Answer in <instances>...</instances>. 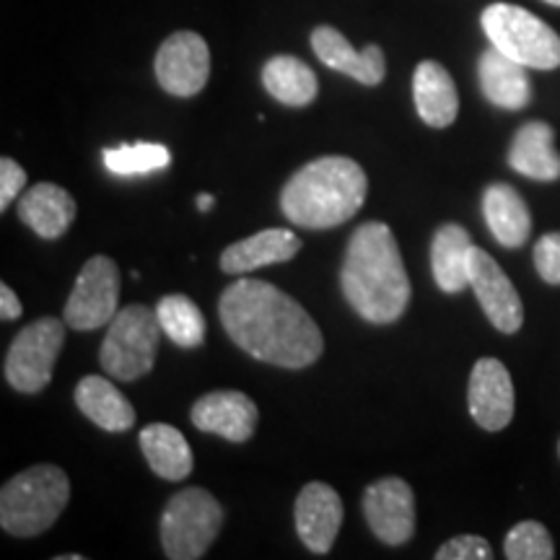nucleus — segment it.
<instances>
[{
  "instance_id": "f257e3e1",
  "label": "nucleus",
  "mask_w": 560,
  "mask_h": 560,
  "mask_svg": "<svg viewBox=\"0 0 560 560\" xmlns=\"http://www.w3.org/2000/svg\"><path fill=\"white\" fill-rule=\"evenodd\" d=\"M221 325L252 359L283 369H306L325 340L310 312L268 280H234L219 301Z\"/></svg>"
},
{
  "instance_id": "f03ea898",
  "label": "nucleus",
  "mask_w": 560,
  "mask_h": 560,
  "mask_svg": "<svg viewBox=\"0 0 560 560\" xmlns=\"http://www.w3.org/2000/svg\"><path fill=\"white\" fill-rule=\"evenodd\" d=\"M348 304L371 325H392L410 304V278L387 223L369 221L350 236L340 268Z\"/></svg>"
},
{
  "instance_id": "7ed1b4c3",
  "label": "nucleus",
  "mask_w": 560,
  "mask_h": 560,
  "mask_svg": "<svg viewBox=\"0 0 560 560\" xmlns=\"http://www.w3.org/2000/svg\"><path fill=\"white\" fill-rule=\"evenodd\" d=\"M369 179L348 156H322L293 174L280 190V210L304 229H335L366 202Z\"/></svg>"
},
{
  "instance_id": "20e7f679",
  "label": "nucleus",
  "mask_w": 560,
  "mask_h": 560,
  "mask_svg": "<svg viewBox=\"0 0 560 560\" xmlns=\"http://www.w3.org/2000/svg\"><path fill=\"white\" fill-rule=\"evenodd\" d=\"M68 501V475L55 465H34L0 490V527L13 537H37L58 522Z\"/></svg>"
},
{
  "instance_id": "39448f33",
  "label": "nucleus",
  "mask_w": 560,
  "mask_h": 560,
  "mask_svg": "<svg viewBox=\"0 0 560 560\" xmlns=\"http://www.w3.org/2000/svg\"><path fill=\"white\" fill-rule=\"evenodd\" d=\"M490 45L532 70L560 68V37L540 16L511 3H490L480 16Z\"/></svg>"
},
{
  "instance_id": "423d86ee",
  "label": "nucleus",
  "mask_w": 560,
  "mask_h": 560,
  "mask_svg": "<svg viewBox=\"0 0 560 560\" xmlns=\"http://www.w3.org/2000/svg\"><path fill=\"white\" fill-rule=\"evenodd\" d=\"M159 314L143 304H130L109 322L107 338L102 342L100 361L115 382H136L156 363L161 340Z\"/></svg>"
},
{
  "instance_id": "0eeeda50",
  "label": "nucleus",
  "mask_w": 560,
  "mask_h": 560,
  "mask_svg": "<svg viewBox=\"0 0 560 560\" xmlns=\"http://www.w3.org/2000/svg\"><path fill=\"white\" fill-rule=\"evenodd\" d=\"M223 524L221 503L206 488H185L172 495L161 514L159 535L166 558L198 560L219 537Z\"/></svg>"
},
{
  "instance_id": "6e6552de",
  "label": "nucleus",
  "mask_w": 560,
  "mask_h": 560,
  "mask_svg": "<svg viewBox=\"0 0 560 560\" xmlns=\"http://www.w3.org/2000/svg\"><path fill=\"white\" fill-rule=\"evenodd\" d=\"M66 342V319L42 317L13 338L5 353V382L24 395H37L50 384L55 361Z\"/></svg>"
},
{
  "instance_id": "1a4fd4ad",
  "label": "nucleus",
  "mask_w": 560,
  "mask_h": 560,
  "mask_svg": "<svg viewBox=\"0 0 560 560\" xmlns=\"http://www.w3.org/2000/svg\"><path fill=\"white\" fill-rule=\"evenodd\" d=\"M117 301H120V270L107 255H94L75 278L62 319L73 330H100L115 319Z\"/></svg>"
},
{
  "instance_id": "9d476101",
  "label": "nucleus",
  "mask_w": 560,
  "mask_h": 560,
  "mask_svg": "<svg viewBox=\"0 0 560 560\" xmlns=\"http://www.w3.org/2000/svg\"><path fill=\"white\" fill-rule=\"evenodd\" d=\"M153 70L166 94L182 100L200 94L210 79L208 42L198 32H174L159 47Z\"/></svg>"
},
{
  "instance_id": "9b49d317",
  "label": "nucleus",
  "mask_w": 560,
  "mask_h": 560,
  "mask_svg": "<svg viewBox=\"0 0 560 560\" xmlns=\"http://www.w3.org/2000/svg\"><path fill=\"white\" fill-rule=\"evenodd\" d=\"M361 506L371 532L384 545L397 548V545L410 542V537L416 535V495L402 478L371 482Z\"/></svg>"
},
{
  "instance_id": "f8f14e48",
  "label": "nucleus",
  "mask_w": 560,
  "mask_h": 560,
  "mask_svg": "<svg viewBox=\"0 0 560 560\" xmlns=\"http://www.w3.org/2000/svg\"><path fill=\"white\" fill-rule=\"evenodd\" d=\"M470 289L495 330L503 335L522 330L524 306L520 293L506 272L501 270V265L480 247H472L470 252Z\"/></svg>"
},
{
  "instance_id": "ddd939ff",
  "label": "nucleus",
  "mask_w": 560,
  "mask_h": 560,
  "mask_svg": "<svg viewBox=\"0 0 560 560\" xmlns=\"http://www.w3.org/2000/svg\"><path fill=\"white\" fill-rule=\"evenodd\" d=\"M467 408L480 429L503 431L514 418V382L499 359H480L467 384Z\"/></svg>"
},
{
  "instance_id": "4468645a",
  "label": "nucleus",
  "mask_w": 560,
  "mask_h": 560,
  "mask_svg": "<svg viewBox=\"0 0 560 560\" xmlns=\"http://www.w3.org/2000/svg\"><path fill=\"white\" fill-rule=\"evenodd\" d=\"M190 418L198 431L215 433V436L226 439L231 444H244V441L255 436L260 410L244 392L221 389L202 395L192 405Z\"/></svg>"
},
{
  "instance_id": "2eb2a0df",
  "label": "nucleus",
  "mask_w": 560,
  "mask_h": 560,
  "mask_svg": "<svg viewBox=\"0 0 560 560\" xmlns=\"http://www.w3.org/2000/svg\"><path fill=\"white\" fill-rule=\"evenodd\" d=\"M293 516H296V532L306 550L317 556L330 552L342 527V501L335 488L327 482H306L296 499Z\"/></svg>"
},
{
  "instance_id": "dca6fc26",
  "label": "nucleus",
  "mask_w": 560,
  "mask_h": 560,
  "mask_svg": "<svg viewBox=\"0 0 560 560\" xmlns=\"http://www.w3.org/2000/svg\"><path fill=\"white\" fill-rule=\"evenodd\" d=\"M312 50L330 70L350 75L363 86H380L387 75V58L380 45H366L355 50L335 26H317L312 32Z\"/></svg>"
},
{
  "instance_id": "f3484780",
  "label": "nucleus",
  "mask_w": 560,
  "mask_h": 560,
  "mask_svg": "<svg viewBox=\"0 0 560 560\" xmlns=\"http://www.w3.org/2000/svg\"><path fill=\"white\" fill-rule=\"evenodd\" d=\"M527 70V66L511 60L499 47H488L478 60V81L482 96L501 109H524L532 102V81Z\"/></svg>"
},
{
  "instance_id": "a211bd4d",
  "label": "nucleus",
  "mask_w": 560,
  "mask_h": 560,
  "mask_svg": "<svg viewBox=\"0 0 560 560\" xmlns=\"http://www.w3.org/2000/svg\"><path fill=\"white\" fill-rule=\"evenodd\" d=\"M412 100L429 128H450L459 115V94L452 73L436 60H423L412 73Z\"/></svg>"
},
{
  "instance_id": "6ab92c4d",
  "label": "nucleus",
  "mask_w": 560,
  "mask_h": 560,
  "mask_svg": "<svg viewBox=\"0 0 560 560\" xmlns=\"http://www.w3.org/2000/svg\"><path fill=\"white\" fill-rule=\"evenodd\" d=\"M301 252V240L289 229H265L247 240L231 244L221 255V270L229 276L268 268V265L289 262Z\"/></svg>"
},
{
  "instance_id": "aec40b11",
  "label": "nucleus",
  "mask_w": 560,
  "mask_h": 560,
  "mask_svg": "<svg viewBox=\"0 0 560 560\" xmlns=\"http://www.w3.org/2000/svg\"><path fill=\"white\" fill-rule=\"evenodd\" d=\"M509 166L522 177L537 182L560 179V153L556 151V130L548 122L532 120L516 130L509 149Z\"/></svg>"
},
{
  "instance_id": "412c9836",
  "label": "nucleus",
  "mask_w": 560,
  "mask_h": 560,
  "mask_svg": "<svg viewBox=\"0 0 560 560\" xmlns=\"http://www.w3.org/2000/svg\"><path fill=\"white\" fill-rule=\"evenodd\" d=\"M19 219L42 240H60L75 219V200L52 182H39L19 200Z\"/></svg>"
},
{
  "instance_id": "4be33fe9",
  "label": "nucleus",
  "mask_w": 560,
  "mask_h": 560,
  "mask_svg": "<svg viewBox=\"0 0 560 560\" xmlns=\"http://www.w3.org/2000/svg\"><path fill=\"white\" fill-rule=\"evenodd\" d=\"M482 215L501 247L516 249L529 240L532 213L522 195L506 182H495L482 192Z\"/></svg>"
},
{
  "instance_id": "5701e85b",
  "label": "nucleus",
  "mask_w": 560,
  "mask_h": 560,
  "mask_svg": "<svg viewBox=\"0 0 560 560\" xmlns=\"http://www.w3.org/2000/svg\"><path fill=\"white\" fill-rule=\"evenodd\" d=\"M472 240L459 223H444L431 242L433 280L444 293H459L470 285Z\"/></svg>"
},
{
  "instance_id": "b1692460",
  "label": "nucleus",
  "mask_w": 560,
  "mask_h": 560,
  "mask_svg": "<svg viewBox=\"0 0 560 560\" xmlns=\"http://www.w3.org/2000/svg\"><path fill=\"white\" fill-rule=\"evenodd\" d=\"M75 405L91 423L109 433H122L136 425V408L104 376H83L75 387Z\"/></svg>"
},
{
  "instance_id": "393cba45",
  "label": "nucleus",
  "mask_w": 560,
  "mask_h": 560,
  "mask_svg": "<svg viewBox=\"0 0 560 560\" xmlns=\"http://www.w3.org/2000/svg\"><path fill=\"white\" fill-rule=\"evenodd\" d=\"M140 452L159 478L179 482L192 472V450L187 439L166 423H151L140 431Z\"/></svg>"
},
{
  "instance_id": "a878e982",
  "label": "nucleus",
  "mask_w": 560,
  "mask_h": 560,
  "mask_svg": "<svg viewBox=\"0 0 560 560\" xmlns=\"http://www.w3.org/2000/svg\"><path fill=\"white\" fill-rule=\"evenodd\" d=\"M262 86L272 100L285 107H306L319 94V81L314 70L293 55H276L265 62Z\"/></svg>"
},
{
  "instance_id": "bb28decb",
  "label": "nucleus",
  "mask_w": 560,
  "mask_h": 560,
  "mask_svg": "<svg viewBox=\"0 0 560 560\" xmlns=\"http://www.w3.org/2000/svg\"><path fill=\"white\" fill-rule=\"evenodd\" d=\"M161 330L179 348H198L206 340V317L185 293H170L156 304Z\"/></svg>"
},
{
  "instance_id": "cd10ccee",
  "label": "nucleus",
  "mask_w": 560,
  "mask_h": 560,
  "mask_svg": "<svg viewBox=\"0 0 560 560\" xmlns=\"http://www.w3.org/2000/svg\"><path fill=\"white\" fill-rule=\"evenodd\" d=\"M104 166L115 177H138V174L161 172L170 166V149L161 143H125L117 149H104Z\"/></svg>"
},
{
  "instance_id": "c85d7f7f",
  "label": "nucleus",
  "mask_w": 560,
  "mask_h": 560,
  "mask_svg": "<svg viewBox=\"0 0 560 560\" xmlns=\"http://www.w3.org/2000/svg\"><path fill=\"white\" fill-rule=\"evenodd\" d=\"M503 556L509 560H552L556 558V545H552V537L545 529V524L520 522L506 535Z\"/></svg>"
},
{
  "instance_id": "c756f323",
  "label": "nucleus",
  "mask_w": 560,
  "mask_h": 560,
  "mask_svg": "<svg viewBox=\"0 0 560 560\" xmlns=\"http://www.w3.org/2000/svg\"><path fill=\"white\" fill-rule=\"evenodd\" d=\"M493 550L490 542L478 535H459L452 537L436 550V560H490Z\"/></svg>"
},
{
  "instance_id": "7c9ffc66",
  "label": "nucleus",
  "mask_w": 560,
  "mask_h": 560,
  "mask_svg": "<svg viewBox=\"0 0 560 560\" xmlns=\"http://www.w3.org/2000/svg\"><path fill=\"white\" fill-rule=\"evenodd\" d=\"M535 268L550 285H560V231L545 234L535 244Z\"/></svg>"
},
{
  "instance_id": "2f4dec72",
  "label": "nucleus",
  "mask_w": 560,
  "mask_h": 560,
  "mask_svg": "<svg viewBox=\"0 0 560 560\" xmlns=\"http://www.w3.org/2000/svg\"><path fill=\"white\" fill-rule=\"evenodd\" d=\"M26 185V172L21 170L19 161L9 156L0 159V210H9L11 200H16Z\"/></svg>"
},
{
  "instance_id": "473e14b6",
  "label": "nucleus",
  "mask_w": 560,
  "mask_h": 560,
  "mask_svg": "<svg viewBox=\"0 0 560 560\" xmlns=\"http://www.w3.org/2000/svg\"><path fill=\"white\" fill-rule=\"evenodd\" d=\"M21 301L16 293H13V289L9 283L0 285V317H3V322H11V319H19L21 317Z\"/></svg>"
},
{
  "instance_id": "72a5a7b5",
  "label": "nucleus",
  "mask_w": 560,
  "mask_h": 560,
  "mask_svg": "<svg viewBox=\"0 0 560 560\" xmlns=\"http://www.w3.org/2000/svg\"><path fill=\"white\" fill-rule=\"evenodd\" d=\"M195 202H198V210H200V213H208V210H210V208H213V202H215V198H213V195L202 192V195H198V200H195Z\"/></svg>"
},
{
  "instance_id": "f704fd0d",
  "label": "nucleus",
  "mask_w": 560,
  "mask_h": 560,
  "mask_svg": "<svg viewBox=\"0 0 560 560\" xmlns=\"http://www.w3.org/2000/svg\"><path fill=\"white\" fill-rule=\"evenodd\" d=\"M60 560H81V556H60Z\"/></svg>"
},
{
  "instance_id": "c9c22d12",
  "label": "nucleus",
  "mask_w": 560,
  "mask_h": 560,
  "mask_svg": "<svg viewBox=\"0 0 560 560\" xmlns=\"http://www.w3.org/2000/svg\"><path fill=\"white\" fill-rule=\"evenodd\" d=\"M548 5H556V9H560V0H545Z\"/></svg>"
},
{
  "instance_id": "e433bc0d",
  "label": "nucleus",
  "mask_w": 560,
  "mask_h": 560,
  "mask_svg": "<svg viewBox=\"0 0 560 560\" xmlns=\"http://www.w3.org/2000/svg\"><path fill=\"white\" fill-rule=\"evenodd\" d=\"M558 454H560V444H558Z\"/></svg>"
}]
</instances>
